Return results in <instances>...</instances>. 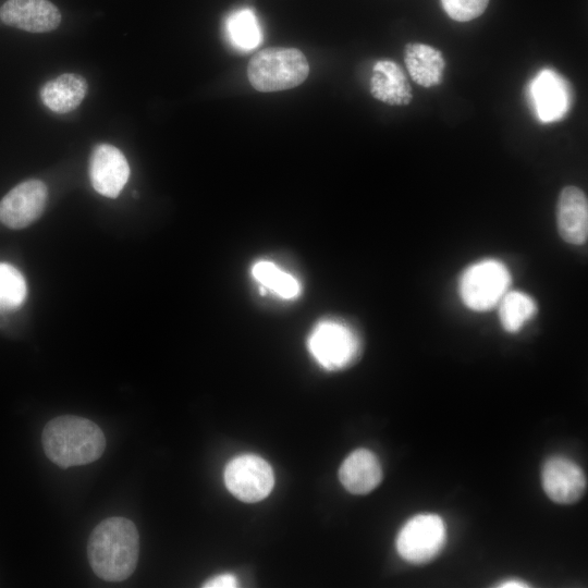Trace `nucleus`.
<instances>
[{
	"mask_svg": "<svg viewBox=\"0 0 588 588\" xmlns=\"http://www.w3.org/2000/svg\"><path fill=\"white\" fill-rule=\"evenodd\" d=\"M512 282L507 267L500 260L486 258L469 265L458 279V295L463 304L475 311L498 306Z\"/></svg>",
	"mask_w": 588,
	"mask_h": 588,
	"instance_id": "obj_5",
	"label": "nucleus"
},
{
	"mask_svg": "<svg viewBox=\"0 0 588 588\" xmlns=\"http://www.w3.org/2000/svg\"><path fill=\"white\" fill-rule=\"evenodd\" d=\"M528 93L534 111L542 123L562 120L574 98L568 82L551 69L541 70L531 79Z\"/></svg>",
	"mask_w": 588,
	"mask_h": 588,
	"instance_id": "obj_9",
	"label": "nucleus"
},
{
	"mask_svg": "<svg viewBox=\"0 0 588 588\" xmlns=\"http://www.w3.org/2000/svg\"><path fill=\"white\" fill-rule=\"evenodd\" d=\"M308 74V61L296 48L262 49L250 59L247 66L249 83L255 89L265 93L296 87Z\"/></svg>",
	"mask_w": 588,
	"mask_h": 588,
	"instance_id": "obj_3",
	"label": "nucleus"
},
{
	"mask_svg": "<svg viewBox=\"0 0 588 588\" xmlns=\"http://www.w3.org/2000/svg\"><path fill=\"white\" fill-rule=\"evenodd\" d=\"M489 0H441L446 14L457 21H471L483 13Z\"/></svg>",
	"mask_w": 588,
	"mask_h": 588,
	"instance_id": "obj_22",
	"label": "nucleus"
},
{
	"mask_svg": "<svg viewBox=\"0 0 588 588\" xmlns=\"http://www.w3.org/2000/svg\"><path fill=\"white\" fill-rule=\"evenodd\" d=\"M0 19L8 25L29 33H47L61 22L59 9L49 0H7Z\"/></svg>",
	"mask_w": 588,
	"mask_h": 588,
	"instance_id": "obj_12",
	"label": "nucleus"
},
{
	"mask_svg": "<svg viewBox=\"0 0 588 588\" xmlns=\"http://www.w3.org/2000/svg\"><path fill=\"white\" fill-rule=\"evenodd\" d=\"M224 32L230 44L240 51H252L262 42V29L253 9L232 11L224 21Z\"/></svg>",
	"mask_w": 588,
	"mask_h": 588,
	"instance_id": "obj_19",
	"label": "nucleus"
},
{
	"mask_svg": "<svg viewBox=\"0 0 588 588\" xmlns=\"http://www.w3.org/2000/svg\"><path fill=\"white\" fill-rule=\"evenodd\" d=\"M41 441L47 457L61 468L93 463L106 448V438L98 425L72 415L48 421Z\"/></svg>",
	"mask_w": 588,
	"mask_h": 588,
	"instance_id": "obj_2",
	"label": "nucleus"
},
{
	"mask_svg": "<svg viewBox=\"0 0 588 588\" xmlns=\"http://www.w3.org/2000/svg\"><path fill=\"white\" fill-rule=\"evenodd\" d=\"M87 89L88 84L85 77L76 73H64L45 83L39 94L48 109L63 114L82 103Z\"/></svg>",
	"mask_w": 588,
	"mask_h": 588,
	"instance_id": "obj_16",
	"label": "nucleus"
},
{
	"mask_svg": "<svg viewBox=\"0 0 588 588\" xmlns=\"http://www.w3.org/2000/svg\"><path fill=\"white\" fill-rule=\"evenodd\" d=\"M237 579L232 574H220L207 580L203 587L206 588H233L237 587Z\"/></svg>",
	"mask_w": 588,
	"mask_h": 588,
	"instance_id": "obj_23",
	"label": "nucleus"
},
{
	"mask_svg": "<svg viewBox=\"0 0 588 588\" xmlns=\"http://www.w3.org/2000/svg\"><path fill=\"white\" fill-rule=\"evenodd\" d=\"M499 319L509 333H517L538 311L536 301L522 291H507L498 304Z\"/></svg>",
	"mask_w": 588,
	"mask_h": 588,
	"instance_id": "obj_20",
	"label": "nucleus"
},
{
	"mask_svg": "<svg viewBox=\"0 0 588 588\" xmlns=\"http://www.w3.org/2000/svg\"><path fill=\"white\" fill-rule=\"evenodd\" d=\"M339 479L353 494H366L382 480V468L375 453L367 449L353 451L342 463Z\"/></svg>",
	"mask_w": 588,
	"mask_h": 588,
	"instance_id": "obj_14",
	"label": "nucleus"
},
{
	"mask_svg": "<svg viewBox=\"0 0 588 588\" xmlns=\"http://www.w3.org/2000/svg\"><path fill=\"white\" fill-rule=\"evenodd\" d=\"M541 483L547 497L559 504H573L586 491L587 479L579 465L568 457L554 455L541 470Z\"/></svg>",
	"mask_w": 588,
	"mask_h": 588,
	"instance_id": "obj_10",
	"label": "nucleus"
},
{
	"mask_svg": "<svg viewBox=\"0 0 588 588\" xmlns=\"http://www.w3.org/2000/svg\"><path fill=\"white\" fill-rule=\"evenodd\" d=\"M224 483L238 500L255 503L269 495L274 485V475L269 463L260 456L243 454L226 465Z\"/></svg>",
	"mask_w": 588,
	"mask_h": 588,
	"instance_id": "obj_7",
	"label": "nucleus"
},
{
	"mask_svg": "<svg viewBox=\"0 0 588 588\" xmlns=\"http://www.w3.org/2000/svg\"><path fill=\"white\" fill-rule=\"evenodd\" d=\"M371 95L390 106H405L412 101V87L403 70L395 62L379 60L370 78Z\"/></svg>",
	"mask_w": 588,
	"mask_h": 588,
	"instance_id": "obj_15",
	"label": "nucleus"
},
{
	"mask_svg": "<svg viewBox=\"0 0 588 588\" xmlns=\"http://www.w3.org/2000/svg\"><path fill=\"white\" fill-rule=\"evenodd\" d=\"M26 295L27 285L23 274L12 265L0 262V313L22 306Z\"/></svg>",
	"mask_w": 588,
	"mask_h": 588,
	"instance_id": "obj_21",
	"label": "nucleus"
},
{
	"mask_svg": "<svg viewBox=\"0 0 588 588\" xmlns=\"http://www.w3.org/2000/svg\"><path fill=\"white\" fill-rule=\"evenodd\" d=\"M404 61L412 79L418 85L431 87L442 82L445 62L438 49L418 42L407 44Z\"/></svg>",
	"mask_w": 588,
	"mask_h": 588,
	"instance_id": "obj_17",
	"label": "nucleus"
},
{
	"mask_svg": "<svg viewBox=\"0 0 588 588\" xmlns=\"http://www.w3.org/2000/svg\"><path fill=\"white\" fill-rule=\"evenodd\" d=\"M498 587L522 588V587H529V585L526 581L522 580V579L510 578V579H504L501 583H499Z\"/></svg>",
	"mask_w": 588,
	"mask_h": 588,
	"instance_id": "obj_24",
	"label": "nucleus"
},
{
	"mask_svg": "<svg viewBox=\"0 0 588 588\" xmlns=\"http://www.w3.org/2000/svg\"><path fill=\"white\" fill-rule=\"evenodd\" d=\"M250 274L261 291L281 299H295L302 293L301 282L271 260H258L250 267Z\"/></svg>",
	"mask_w": 588,
	"mask_h": 588,
	"instance_id": "obj_18",
	"label": "nucleus"
},
{
	"mask_svg": "<svg viewBox=\"0 0 588 588\" xmlns=\"http://www.w3.org/2000/svg\"><path fill=\"white\" fill-rule=\"evenodd\" d=\"M446 526L437 514L422 513L411 517L400 529L395 546L399 555L415 565L429 563L443 550Z\"/></svg>",
	"mask_w": 588,
	"mask_h": 588,
	"instance_id": "obj_6",
	"label": "nucleus"
},
{
	"mask_svg": "<svg viewBox=\"0 0 588 588\" xmlns=\"http://www.w3.org/2000/svg\"><path fill=\"white\" fill-rule=\"evenodd\" d=\"M47 200L46 184L36 179L26 180L0 200V222L12 230L27 228L42 215Z\"/></svg>",
	"mask_w": 588,
	"mask_h": 588,
	"instance_id": "obj_8",
	"label": "nucleus"
},
{
	"mask_svg": "<svg viewBox=\"0 0 588 588\" xmlns=\"http://www.w3.org/2000/svg\"><path fill=\"white\" fill-rule=\"evenodd\" d=\"M307 348L323 369L335 371L354 364L360 355L362 344L355 330L338 319L319 321L307 338Z\"/></svg>",
	"mask_w": 588,
	"mask_h": 588,
	"instance_id": "obj_4",
	"label": "nucleus"
},
{
	"mask_svg": "<svg viewBox=\"0 0 588 588\" xmlns=\"http://www.w3.org/2000/svg\"><path fill=\"white\" fill-rule=\"evenodd\" d=\"M556 225L560 236L569 244L583 245L588 237V201L576 186L562 189L556 205Z\"/></svg>",
	"mask_w": 588,
	"mask_h": 588,
	"instance_id": "obj_13",
	"label": "nucleus"
},
{
	"mask_svg": "<svg viewBox=\"0 0 588 588\" xmlns=\"http://www.w3.org/2000/svg\"><path fill=\"white\" fill-rule=\"evenodd\" d=\"M139 536L134 523L125 517H109L91 531L87 544L89 564L107 581H122L136 568Z\"/></svg>",
	"mask_w": 588,
	"mask_h": 588,
	"instance_id": "obj_1",
	"label": "nucleus"
},
{
	"mask_svg": "<svg viewBox=\"0 0 588 588\" xmlns=\"http://www.w3.org/2000/svg\"><path fill=\"white\" fill-rule=\"evenodd\" d=\"M130 176V166L123 152L110 144L97 145L89 160V179L100 195L115 198Z\"/></svg>",
	"mask_w": 588,
	"mask_h": 588,
	"instance_id": "obj_11",
	"label": "nucleus"
}]
</instances>
